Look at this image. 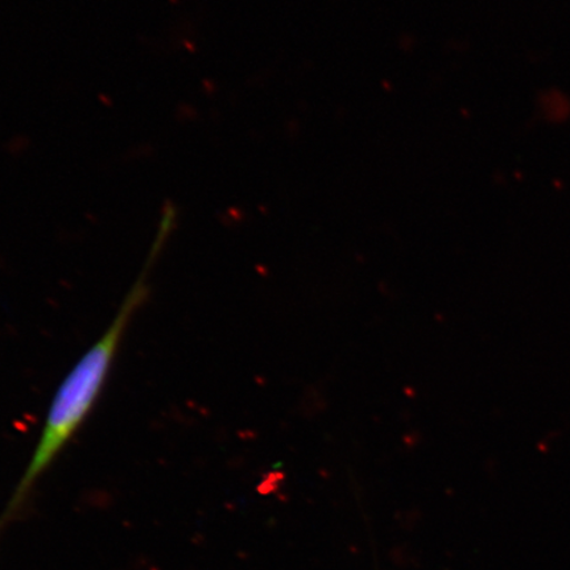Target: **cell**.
<instances>
[{
	"instance_id": "obj_1",
	"label": "cell",
	"mask_w": 570,
	"mask_h": 570,
	"mask_svg": "<svg viewBox=\"0 0 570 570\" xmlns=\"http://www.w3.org/2000/svg\"><path fill=\"white\" fill-rule=\"evenodd\" d=\"M166 244V239L155 237L145 266H142L137 282L128 291L124 303L120 304L111 324L107 326L96 344L81 356L66 380L61 382L60 387L57 389L52 403L49 405L38 445H36L31 462L28 463L23 479L12 497L9 512L17 510L18 505L24 501L33 483L51 466L57 455L68 445L71 438L90 415L101 395L107 376L110 374L114 358L122 344L127 327L135 313L146 302L149 271Z\"/></svg>"
}]
</instances>
